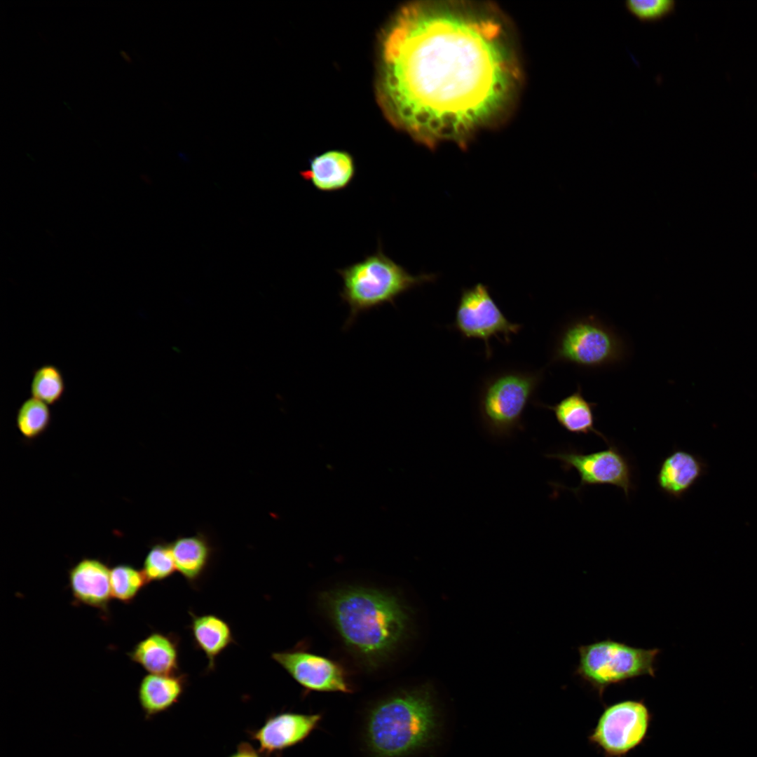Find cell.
<instances>
[{"mask_svg":"<svg viewBox=\"0 0 757 757\" xmlns=\"http://www.w3.org/2000/svg\"><path fill=\"white\" fill-rule=\"evenodd\" d=\"M474 11L410 4L383 35L378 101L394 125L429 147L489 118L514 79L500 24Z\"/></svg>","mask_w":757,"mask_h":757,"instance_id":"6da1fadb","label":"cell"},{"mask_svg":"<svg viewBox=\"0 0 757 757\" xmlns=\"http://www.w3.org/2000/svg\"><path fill=\"white\" fill-rule=\"evenodd\" d=\"M320 601L343 643L369 665L386 658L407 634L409 613L390 593L347 587L324 592Z\"/></svg>","mask_w":757,"mask_h":757,"instance_id":"7a4b0ae2","label":"cell"},{"mask_svg":"<svg viewBox=\"0 0 757 757\" xmlns=\"http://www.w3.org/2000/svg\"><path fill=\"white\" fill-rule=\"evenodd\" d=\"M438 716L426 685L396 692L368 710L362 740L369 757H409L437 738Z\"/></svg>","mask_w":757,"mask_h":757,"instance_id":"3957f363","label":"cell"},{"mask_svg":"<svg viewBox=\"0 0 757 757\" xmlns=\"http://www.w3.org/2000/svg\"><path fill=\"white\" fill-rule=\"evenodd\" d=\"M336 272L342 279L340 296L350 308L346 329L360 313L386 304L395 305L397 297L435 278L432 274L409 273L384 253L380 242L375 252Z\"/></svg>","mask_w":757,"mask_h":757,"instance_id":"277c9868","label":"cell"},{"mask_svg":"<svg viewBox=\"0 0 757 757\" xmlns=\"http://www.w3.org/2000/svg\"><path fill=\"white\" fill-rule=\"evenodd\" d=\"M578 664L574 674L600 696L610 686L641 676H655L657 648L645 649L606 639L578 648Z\"/></svg>","mask_w":757,"mask_h":757,"instance_id":"5b68a950","label":"cell"},{"mask_svg":"<svg viewBox=\"0 0 757 757\" xmlns=\"http://www.w3.org/2000/svg\"><path fill=\"white\" fill-rule=\"evenodd\" d=\"M627 348L622 336L595 315L567 322L558 334L552 360L596 369L622 362Z\"/></svg>","mask_w":757,"mask_h":757,"instance_id":"8992f818","label":"cell"},{"mask_svg":"<svg viewBox=\"0 0 757 757\" xmlns=\"http://www.w3.org/2000/svg\"><path fill=\"white\" fill-rule=\"evenodd\" d=\"M541 379V372L510 370L484 382L478 407L483 425L490 435L508 437L521 428L524 412Z\"/></svg>","mask_w":757,"mask_h":757,"instance_id":"52a82bcc","label":"cell"},{"mask_svg":"<svg viewBox=\"0 0 757 757\" xmlns=\"http://www.w3.org/2000/svg\"><path fill=\"white\" fill-rule=\"evenodd\" d=\"M650 721L643 702L621 701L604 709L589 739L606 757H622L643 741Z\"/></svg>","mask_w":757,"mask_h":757,"instance_id":"ba28073f","label":"cell"},{"mask_svg":"<svg viewBox=\"0 0 757 757\" xmlns=\"http://www.w3.org/2000/svg\"><path fill=\"white\" fill-rule=\"evenodd\" d=\"M453 327L466 339L482 340L487 357L491 354V338L502 336L509 343L511 336L521 329L520 324L508 320L491 297L488 287L482 283L462 292Z\"/></svg>","mask_w":757,"mask_h":757,"instance_id":"9c48e42d","label":"cell"},{"mask_svg":"<svg viewBox=\"0 0 757 757\" xmlns=\"http://www.w3.org/2000/svg\"><path fill=\"white\" fill-rule=\"evenodd\" d=\"M547 457L559 461L565 470L574 469L578 472L580 484L571 489L575 493L587 486L613 485L621 489L628 497L635 488L632 465L628 457L613 444L607 449L593 453L569 449Z\"/></svg>","mask_w":757,"mask_h":757,"instance_id":"30bf717a","label":"cell"},{"mask_svg":"<svg viewBox=\"0 0 757 757\" xmlns=\"http://www.w3.org/2000/svg\"><path fill=\"white\" fill-rule=\"evenodd\" d=\"M271 657L307 690L353 691L343 667L332 659L300 649L275 652Z\"/></svg>","mask_w":757,"mask_h":757,"instance_id":"8fae6325","label":"cell"},{"mask_svg":"<svg viewBox=\"0 0 757 757\" xmlns=\"http://www.w3.org/2000/svg\"><path fill=\"white\" fill-rule=\"evenodd\" d=\"M321 718L319 714L282 712L270 716L250 735L258 744L262 756H268L303 742L318 726Z\"/></svg>","mask_w":757,"mask_h":757,"instance_id":"7c38bea8","label":"cell"},{"mask_svg":"<svg viewBox=\"0 0 757 757\" xmlns=\"http://www.w3.org/2000/svg\"><path fill=\"white\" fill-rule=\"evenodd\" d=\"M111 569L100 560L84 558L69 571V582L74 599L82 604L107 612L111 596Z\"/></svg>","mask_w":757,"mask_h":757,"instance_id":"4fadbf2b","label":"cell"},{"mask_svg":"<svg viewBox=\"0 0 757 757\" xmlns=\"http://www.w3.org/2000/svg\"><path fill=\"white\" fill-rule=\"evenodd\" d=\"M299 175L319 191L336 192L352 183L356 175V165L348 151L329 150L313 156L308 168L300 171Z\"/></svg>","mask_w":757,"mask_h":757,"instance_id":"5bb4252c","label":"cell"},{"mask_svg":"<svg viewBox=\"0 0 757 757\" xmlns=\"http://www.w3.org/2000/svg\"><path fill=\"white\" fill-rule=\"evenodd\" d=\"M707 468V462L699 455L675 449L662 461L657 484L667 496L680 499L706 475Z\"/></svg>","mask_w":757,"mask_h":757,"instance_id":"9a60e30c","label":"cell"},{"mask_svg":"<svg viewBox=\"0 0 757 757\" xmlns=\"http://www.w3.org/2000/svg\"><path fill=\"white\" fill-rule=\"evenodd\" d=\"M179 637L173 633L153 632L128 653L130 659L148 673H179Z\"/></svg>","mask_w":757,"mask_h":757,"instance_id":"2e32d148","label":"cell"},{"mask_svg":"<svg viewBox=\"0 0 757 757\" xmlns=\"http://www.w3.org/2000/svg\"><path fill=\"white\" fill-rule=\"evenodd\" d=\"M177 571L193 587H196L210 567L214 547L207 534L198 532L178 536L170 543Z\"/></svg>","mask_w":757,"mask_h":757,"instance_id":"e0dca14e","label":"cell"},{"mask_svg":"<svg viewBox=\"0 0 757 757\" xmlns=\"http://www.w3.org/2000/svg\"><path fill=\"white\" fill-rule=\"evenodd\" d=\"M186 680V676L180 672L144 676L139 686L138 700L146 718L165 712L178 702Z\"/></svg>","mask_w":757,"mask_h":757,"instance_id":"ac0fdd59","label":"cell"},{"mask_svg":"<svg viewBox=\"0 0 757 757\" xmlns=\"http://www.w3.org/2000/svg\"><path fill=\"white\" fill-rule=\"evenodd\" d=\"M189 615L191 617L189 628L194 645L207 659V671H213L217 657L236 643L231 628L227 622L214 614L198 615L189 611Z\"/></svg>","mask_w":757,"mask_h":757,"instance_id":"d6986e66","label":"cell"},{"mask_svg":"<svg viewBox=\"0 0 757 757\" xmlns=\"http://www.w3.org/2000/svg\"><path fill=\"white\" fill-rule=\"evenodd\" d=\"M596 405L585 399L578 385L573 393L558 403L554 405L543 404V407L552 411L559 424L566 431L575 435L595 434L609 446L611 444L608 438L595 428L594 411Z\"/></svg>","mask_w":757,"mask_h":757,"instance_id":"ffe728a7","label":"cell"},{"mask_svg":"<svg viewBox=\"0 0 757 757\" xmlns=\"http://www.w3.org/2000/svg\"><path fill=\"white\" fill-rule=\"evenodd\" d=\"M65 388L64 378L58 367L45 364L34 370L29 386L31 397L53 405L61 400Z\"/></svg>","mask_w":757,"mask_h":757,"instance_id":"44dd1931","label":"cell"},{"mask_svg":"<svg viewBox=\"0 0 757 757\" xmlns=\"http://www.w3.org/2000/svg\"><path fill=\"white\" fill-rule=\"evenodd\" d=\"M48 406L32 397L22 402L17 411L15 421L19 432L25 438H36L48 428L52 418Z\"/></svg>","mask_w":757,"mask_h":757,"instance_id":"7402d4cb","label":"cell"},{"mask_svg":"<svg viewBox=\"0 0 757 757\" xmlns=\"http://www.w3.org/2000/svg\"><path fill=\"white\" fill-rule=\"evenodd\" d=\"M110 582L112 597L125 603L133 601L149 583L142 569L127 564L117 565L111 569Z\"/></svg>","mask_w":757,"mask_h":757,"instance_id":"603a6c76","label":"cell"},{"mask_svg":"<svg viewBox=\"0 0 757 757\" xmlns=\"http://www.w3.org/2000/svg\"><path fill=\"white\" fill-rule=\"evenodd\" d=\"M142 571L149 582L162 581L176 571V564L170 543L158 542L147 552Z\"/></svg>","mask_w":757,"mask_h":757,"instance_id":"cb8c5ba5","label":"cell"},{"mask_svg":"<svg viewBox=\"0 0 757 757\" xmlns=\"http://www.w3.org/2000/svg\"><path fill=\"white\" fill-rule=\"evenodd\" d=\"M626 10L643 23H655L671 15L676 10L674 0H627Z\"/></svg>","mask_w":757,"mask_h":757,"instance_id":"d4e9b609","label":"cell"},{"mask_svg":"<svg viewBox=\"0 0 757 757\" xmlns=\"http://www.w3.org/2000/svg\"><path fill=\"white\" fill-rule=\"evenodd\" d=\"M229 757H263V756L248 742H241L238 745L236 751Z\"/></svg>","mask_w":757,"mask_h":757,"instance_id":"484cf974","label":"cell"}]
</instances>
